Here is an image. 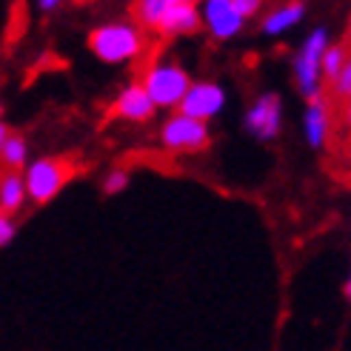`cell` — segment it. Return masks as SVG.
<instances>
[{"label":"cell","mask_w":351,"mask_h":351,"mask_svg":"<svg viewBox=\"0 0 351 351\" xmlns=\"http://www.w3.org/2000/svg\"><path fill=\"white\" fill-rule=\"evenodd\" d=\"M86 46H89V51L100 63L126 66L143 55L149 38H146V29L137 26L134 21H106L89 32Z\"/></svg>","instance_id":"1"},{"label":"cell","mask_w":351,"mask_h":351,"mask_svg":"<svg viewBox=\"0 0 351 351\" xmlns=\"http://www.w3.org/2000/svg\"><path fill=\"white\" fill-rule=\"evenodd\" d=\"M75 178V163L69 157H38L29 160L23 169V183H26V197L38 206H46L55 200L66 183Z\"/></svg>","instance_id":"2"},{"label":"cell","mask_w":351,"mask_h":351,"mask_svg":"<svg viewBox=\"0 0 351 351\" xmlns=\"http://www.w3.org/2000/svg\"><path fill=\"white\" fill-rule=\"evenodd\" d=\"M140 86L146 89V95L152 97L157 109L178 112V106L183 103L189 86H191V75L174 60H154L143 72V77H140Z\"/></svg>","instance_id":"3"},{"label":"cell","mask_w":351,"mask_h":351,"mask_svg":"<svg viewBox=\"0 0 351 351\" xmlns=\"http://www.w3.org/2000/svg\"><path fill=\"white\" fill-rule=\"evenodd\" d=\"M160 146L174 154H195L212 146V129H208V123L174 112L160 126Z\"/></svg>","instance_id":"4"},{"label":"cell","mask_w":351,"mask_h":351,"mask_svg":"<svg viewBox=\"0 0 351 351\" xmlns=\"http://www.w3.org/2000/svg\"><path fill=\"white\" fill-rule=\"evenodd\" d=\"M328 49V32L326 29H314L306 43L300 46L294 58V80H297V89H300L308 100L320 97V63H323V55Z\"/></svg>","instance_id":"5"},{"label":"cell","mask_w":351,"mask_h":351,"mask_svg":"<svg viewBox=\"0 0 351 351\" xmlns=\"http://www.w3.org/2000/svg\"><path fill=\"white\" fill-rule=\"evenodd\" d=\"M226 109V89L215 80H191L183 103L178 106V114H186L191 120L208 123Z\"/></svg>","instance_id":"6"},{"label":"cell","mask_w":351,"mask_h":351,"mask_svg":"<svg viewBox=\"0 0 351 351\" xmlns=\"http://www.w3.org/2000/svg\"><path fill=\"white\" fill-rule=\"evenodd\" d=\"M283 129V100L274 92H263L245 112V132L257 140H274Z\"/></svg>","instance_id":"7"},{"label":"cell","mask_w":351,"mask_h":351,"mask_svg":"<svg viewBox=\"0 0 351 351\" xmlns=\"http://www.w3.org/2000/svg\"><path fill=\"white\" fill-rule=\"evenodd\" d=\"M154 112H157V106L152 103L143 86H140V80L126 83L117 92V97L109 103V117L126 120V123H149L154 117Z\"/></svg>","instance_id":"8"},{"label":"cell","mask_w":351,"mask_h":351,"mask_svg":"<svg viewBox=\"0 0 351 351\" xmlns=\"http://www.w3.org/2000/svg\"><path fill=\"white\" fill-rule=\"evenodd\" d=\"M200 21L203 29L215 40H232L243 32V17L234 12L232 0H200Z\"/></svg>","instance_id":"9"},{"label":"cell","mask_w":351,"mask_h":351,"mask_svg":"<svg viewBox=\"0 0 351 351\" xmlns=\"http://www.w3.org/2000/svg\"><path fill=\"white\" fill-rule=\"evenodd\" d=\"M203 29V21H200V3H178L171 6L160 23H157V34L160 38H183V34H195Z\"/></svg>","instance_id":"10"},{"label":"cell","mask_w":351,"mask_h":351,"mask_svg":"<svg viewBox=\"0 0 351 351\" xmlns=\"http://www.w3.org/2000/svg\"><path fill=\"white\" fill-rule=\"evenodd\" d=\"M303 132L311 149H320L328 137V106L323 97H314L308 100L306 114H303Z\"/></svg>","instance_id":"11"},{"label":"cell","mask_w":351,"mask_h":351,"mask_svg":"<svg viewBox=\"0 0 351 351\" xmlns=\"http://www.w3.org/2000/svg\"><path fill=\"white\" fill-rule=\"evenodd\" d=\"M303 14H306V6L300 3V0H289V3L277 6L266 14V21H263V34H269V38L283 34V32H289V29H294L297 23H300Z\"/></svg>","instance_id":"12"},{"label":"cell","mask_w":351,"mask_h":351,"mask_svg":"<svg viewBox=\"0 0 351 351\" xmlns=\"http://www.w3.org/2000/svg\"><path fill=\"white\" fill-rule=\"evenodd\" d=\"M178 3H200V0H134V6H132L134 23L143 26L146 32H154L160 17Z\"/></svg>","instance_id":"13"},{"label":"cell","mask_w":351,"mask_h":351,"mask_svg":"<svg viewBox=\"0 0 351 351\" xmlns=\"http://www.w3.org/2000/svg\"><path fill=\"white\" fill-rule=\"evenodd\" d=\"M26 183H23V174L17 171H6L0 178V212L3 215H14L21 212L23 203H26Z\"/></svg>","instance_id":"14"},{"label":"cell","mask_w":351,"mask_h":351,"mask_svg":"<svg viewBox=\"0 0 351 351\" xmlns=\"http://www.w3.org/2000/svg\"><path fill=\"white\" fill-rule=\"evenodd\" d=\"M0 166H6L9 171H17V169H26L29 166V143L23 134H14L3 143L0 149Z\"/></svg>","instance_id":"15"},{"label":"cell","mask_w":351,"mask_h":351,"mask_svg":"<svg viewBox=\"0 0 351 351\" xmlns=\"http://www.w3.org/2000/svg\"><path fill=\"white\" fill-rule=\"evenodd\" d=\"M346 60H348L346 49H343V46H331V43H328L326 55H323V63H320V72H323V77L335 83V80H337V75H340V69L346 66Z\"/></svg>","instance_id":"16"},{"label":"cell","mask_w":351,"mask_h":351,"mask_svg":"<svg viewBox=\"0 0 351 351\" xmlns=\"http://www.w3.org/2000/svg\"><path fill=\"white\" fill-rule=\"evenodd\" d=\"M129 189V171L126 169H112L106 178H103V191L106 195H120V191Z\"/></svg>","instance_id":"17"},{"label":"cell","mask_w":351,"mask_h":351,"mask_svg":"<svg viewBox=\"0 0 351 351\" xmlns=\"http://www.w3.org/2000/svg\"><path fill=\"white\" fill-rule=\"evenodd\" d=\"M335 95L343 100H351V58L346 60V66L340 69V75L335 80Z\"/></svg>","instance_id":"18"},{"label":"cell","mask_w":351,"mask_h":351,"mask_svg":"<svg viewBox=\"0 0 351 351\" xmlns=\"http://www.w3.org/2000/svg\"><path fill=\"white\" fill-rule=\"evenodd\" d=\"M14 234H17V223H14V217L0 212V249H3V245H9V243L14 240Z\"/></svg>","instance_id":"19"},{"label":"cell","mask_w":351,"mask_h":351,"mask_svg":"<svg viewBox=\"0 0 351 351\" xmlns=\"http://www.w3.org/2000/svg\"><path fill=\"white\" fill-rule=\"evenodd\" d=\"M232 6L243 21H249V17H254L263 9V0H232Z\"/></svg>","instance_id":"20"},{"label":"cell","mask_w":351,"mask_h":351,"mask_svg":"<svg viewBox=\"0 0 351 351\" xmlns=\"http://www.w3.org/2000/svg\"><path fill=\"white\" fill-rule=\"evenodd\" d=\"M63 3H66V0H34V6H38L40 14H55Z\"/></svg>","instance_id":"21"},{"label":"cell","mask_w":351,"mask_h":351,"mask_svg":"<svg viewBox=\"0 0 351 351\" xmlns=\"http://www.w3.org/2000/svg\"><path fill=\"white\" fill-rule=\"evenodd\" d=\"M12 137V129H9V123L6 120H0V149H3V143Z\"/></svg>","instance_id":"22"},{"label":"cell","mask_w":351,"mask_h":351,"mask_svg":"<svg viewBox=\"0 0 351 351\" xmlns=\"http://www.w3.org/2000/svg\"><path fill=\"white\" fill-rule=\"evenodd\" d=\"M346 297L351 300V277H348V283H346Z\"/></svg>","instance_id":"23"},{"label":"cell","mask_w":351,"mask_h":351,"mask_svg":"<svg viewBox=\"0 0 351 351\" xmlns=\"http://www.w3.org/2000/svg\"><path fill=\"white\" fill-rule=\"evenodd\" d=\"M346 120H348V126H351V106H348V112H346Z\"/></svg>","instance_id":"24"},{"label":"cell","mask_w":351,"mask_h":351,"mask_svg":"<svg viewBox=\"0 0 351 351\" xmlns=\"http://www.w3.org/2000/svg\"><path fill=\"white\" fill-rule=\"evenodd\" d=\"M0 120H3V106H0Z\"/></svg>","instance_id":"25"},{"label":"cell","mask_w":351,"mask_h":351,"mask_svg":"<svg viewBox=\"0 0 351 351\" xmlns=\"http://www.w3.org/2000/svg\"><path fill=\"white\" fill-rule=\"evenodd\" d=\"M348 38H351V23H348Z\"/></svg>","instance_id":"26"},{"label":"cell","mask_w":351,"mask_h":351,"mask_svg":"<svg viewBox=\"0 0 351 351\" xmlns=\"http://www.w3.org/2000/svg\"><path fill=\"white\" fill-rule=\"evenodd\" d=\"M80 3H89V0H80Z\"/></svg>","instance_id":"27"}]
</instances>
